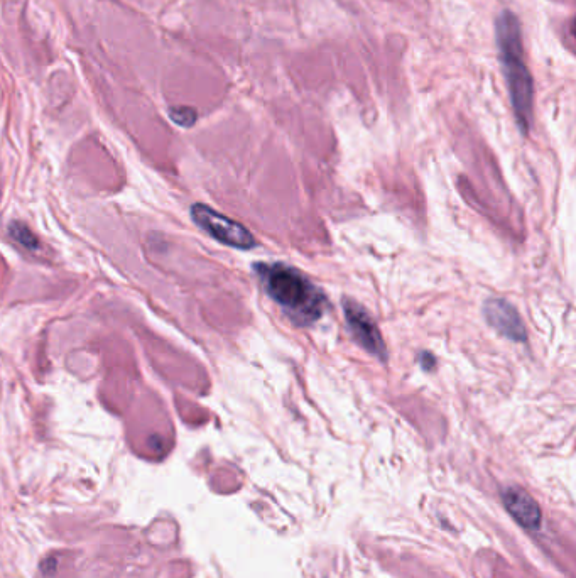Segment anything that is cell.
Returning a JSON list of instances; mask_svg holds the SVG:
<instances>
[{
    "instance_id": "cell-1",
    "label": "cell",
    "mask_w": 576,
    "mask_h": 578,
    "mask_svg": "<svg viewBox=\"0 0 576 578\" xmlns=\"http://www.w3.org/2000/svg\"><path fill=\"white\" fill-rule=\"evenodd\" d=\"M257 276L267 295L301 327L318 322L327 308V298L310 279L284 264H257Z\"/></svg>"
},
{
    "instance_id": "cell-2",
    "label": "cell",
    "mask_w": 576,
    "mask_h": 578,
    "mask_svg": "<svg viewBox=\"0 0 576 578\" xmlns=\"http://www.w3.org/2000/svg\"><path fill=\"white\" fill-rule=\"evenodd\" d=\"M497 41L517 124L526 134L533 120L534 87L524 60L521 22L514 12L504 11L497 19Z\"/></svg>"
},
{
    "instance_id": "cell-3",
    "label": "cell",
    "mask_w": 576,
    "mask_h": 578,
    "mask_svg": "<svg viewBox=\"0 0 576 578\" xmlns=\"http://www.w3.org/2000/svg\"><path fill=\"white\" fill-rule=\"evenodd\" d=\"M191 219L200 229L212 235L213 239L222 242L225 246L235 247V249H252L256 246L254 235L249 230L237 224L234 220L223 217L222 213L215 212L213 208L196 203L191 207Z\"/></svg>"
},
{
    "instance_id": "cell-4",
    "label": "cell",
    "mask_w": 576,
    "mask_h": 578,
    "mask_svg": "<svg viewBox=\"0 0 576 578\" xmlns=\"http://www.w3.org/2000/svg\"><path fill=\"white\" fill-rule=\"evenodd\" d=\"M343 310H345V322H347L355 340L369 354L375 355L377 359L386 360V344H384L381 332H379V328H377L369 313L352 300L343 301Z\"/></svg>"
},
{
    "instance_id": "cell-5",
    "label": "cell",
    "mask_w": 576,
    "mask_h": 578,
    "mask_svg": "<svg viewBox=\"0 0 576 578\" xmlns=\"http://www.w3.org/2000/svg\"><path fill=\"white\" fill-rule=\"evenodd\" d=\"M485 318L492 327L504 335L507 339L514 340V342H524L526 340V330L522 325L521 317L517 313L516 308L507 303L506 300H489L484 306Z\"/></svg>"
},
{
    "instance_id": "cell-6",
    "label": "cell",
    "mask_w": 576,
    "mask_h": 578,
    "mask_svg": "<svg viewBox=\"0 0 576 578\" xmlns=\"http://www.w3.org/2000/svg\"><path fill=\"white\" fill-rule=\"evenodd\" d=\"M504 504L507 511L517 523L528 529H538L541 524V509L538 502L529 496L528 492L522 491L519 487H509L504 492Z\"/></svg>"
},
{
    "instance_id": "cell-7",
    "label": "cell",
    "mask_w": 576,
    "mask_h": 578,
    "mask_svg": "<svg viewBox=\"0 0 576 578\" xmlns=\"http://www.w3.org/2000/svg\"><path fill=\"white\" fill-rule=\"evenodd\" d=\"M9 235L12 239L19 242L21 246L26 247L29 251H36L39 247V240L36 239V235L29 230V227L21 224V222H14V224L9 227Z\"/></svg>"
},
{
    "instance_id": "cell-8",
    "label": "cell",
    "mask_w": 576,
    "mask_h": 578,
    "mask_svg": "<svg viewBox=\"0 0 576 578\" xmlns=\"http://www.w3.org/2000/svg\"><path fill=\"white\" fill-rule=\"evenodd\" d=\"M169 117L181 127H191L196 122V112L190 107H174L169 110Z\"/></svg>"
}]
</instances>
